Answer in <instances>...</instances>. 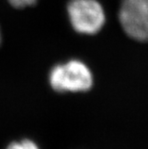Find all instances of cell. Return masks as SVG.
Instances as JSON below:
<instances>
[{
    "label": "cell",
    "instance_id": "7",
    "mask_svg": "<svg viewBox=\"0 0 148 149\" xmlns=\"http://www.w3.org/2000/svg\"><path fill=\"white\" fill-rule=\"evenodd\" d=\"M0 44H1V33H0Z\"/></svg>",
    "mask_w": 148,
    "mask_h": 149
},
{
    "label": "cell",
    "instance_id": "1",
    "mask_svg": "<svg viewBox=\"0 0 148 149\" xmlns=\"http://www.w3.org/2000/svg\"><path fill=\"white\" fill-rule=\"evenodd\" d=\"M49 83L59 93L84 92L91 88L93 76L88 67L79 60L56 64L50 72Z\"/></svg>",
    "mask_w": 148,
    "mask_h": 149
},
{
    "label": "cell",
    "instance_id": "3",
    "mask_svg": "<svg viewBox=\"0 0 148 149\" xmlns=\"http://www.w3.org/2000/svg\"><path fill=\"white\" fill-rule=\"evenodd\" d=\"M119 17L129 37L141 42L148 41V12L143 0H122Z\"/></svg>",
    "mask_w": 148,
    "mask_h": 149
},
{
    "label": "cell",
    "instance_id": "2",
    "mask_svg": "<svg viewBox=\"0 0 148 149\" xmlns=\"http://www.w3.org/2000/svg\"><path fill=\"white\" fill-rule=\"evenodd\" d=\"M67 10L73 29L79 33L96 34L105 22L104 11L97 0H71Z\"/></svg>",
    "mask_w": 148,
    "mask_h": 149
},
{
    "label": "cell",
    "instance_id": "6",
    "mask_svg": "<svg viewBox=\"0 0 148 149\" xmlns=\"http://www.w3.org/2000/svg\"><path fill=\"white\" fill-rule=\"evenodd\" d=\"M143 2H144V5H145L146 10H147V12H148V0H143Z\"/></svg>",
    "mask_w": 148,
    "mask_h": 149
},
{
    "label": "cell",
    "instance_id": "4",
    "mask_svg": "<svg viewBox=\"0 0 148 149\" xmlns=\"http://www.w3.org/2000/svg\"><path fill=\"white\" fill-rule=\"evenodd\" d=\"M6 149H39V147L35 142L30 139H22L11 143Z\"/></svg>",
    "mask_w": 148,
    "mask_h": 149
},
{
    "label": "cell",
    "instance_id": "5",
    "mask_svg": "<svg viewBox=\"0 0 148 149\" xmlns=\"http://www.w3.org/2000/svg\"><path fill=\"white\" fill-rule=\"evenodd\" d=\"M9 3L16 8H24L36 4L38 0H8Z\"/></svg>",
    "mask_w": 148,
    "mask_h": 149
}]
</instances>
